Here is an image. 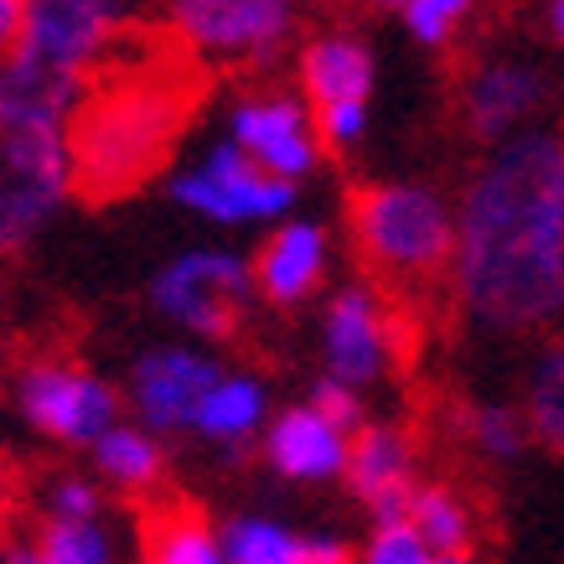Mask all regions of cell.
I'll return each mask as SVG.
<instances>
[{
    "mask_svg": "<svg viewBox=\"0 0 564 564\" xmlns=\"http://www.w3.org/2000/svg\"><path fill=\"white\" fill-rule=\"evenodd\" d=\"M249 274H254V301H264L274 311L306 306L311 295H322L326 274H332L326 223L301 218V213L270 223V234L259 239L254 259H249Z\"/></svg>",
    "mask_w": 564,
    "mask_h": 564,
    "instance_id": "cell-15",
    "label": "cell"
},
{
    "mask_svg": "<svg viewBox=\"0 0 564 564\" xmlns=\"http://www.w3.org/2000/svg\"><path fill=\"white\" fill-rule=\"evenodd\" d=\"M166 197L213 228H264V223L291 218L301 187L254 166L239 145L213 140L203 155H192L187 166L166 176Z\"/></svg>",
    "mask_w": 564,
    "mask_h": 564,
    "instance_id": "cell-9",
    "label": "cell"
},
{
    "mask_svg": "<svg viewBox=\"0 0 564 564\" xmlns=\"http://www.w3.org/2000/svg\"><path fill=\"white\" fill-rule=\"evenodd\" d=\"M203 99V73L182 52L166 57H109L88 78L84 99L68 120L73 151V197L109 203L145 187L187 130Z\"/></svg>",
    "mask_w": 564,
    "mask_h": 564,
    "instance_id": "cell-2",
    "label": "cell"
},
{
    "mask_svg": "<svg viewBox=\"0 0 564 564\" xmlns=\"http://www.w3.org/2000/svg\"><path fill=\"white\" fill-rule=\"evenodd\" d=\"M306 399L326 414V420H332V425H343L347 435H352V430H358L362 420H368V410H362V393L343 389V383H332V378H316Z\"/></svg>",
    "mask_w": 564,
    "mask_h": 564,
    "instance_id": "cell-29",
    "label": "cell"
},
{
    "mask_svg": "<svg viewBox=\"0 0 564 564\" xmlns=\"http://www.w3.org/2000/svg\"><path fill=\"white\" fill-rule=\"evenodd\" d=\"M11 518H17V487H11V477L0 471V539L11 533Z\"/></svg>",
    "mask_w": 564,
    "mask_h": 564,
    "instance_id": "cell-33",
    "label": "cell"
},
{
    "mask_svg": "<svg viewBox=\"0 0 564 564\" xmlns=\"http://www.w3.org/2000/svg\"><path fill=\"white\" fill-rule=\"evenodd\" d=\"M373 6H383V11H399V6H404V0H373Z\"/></svg>",
    "mask_w": 564,
    "mask_h": 564,
    "instance_id": "cell-36",
    "label": "cell"
},
{
    "mask_svg": "<svg viewBox=\"0 0 564 564\" xmlns=\"http://www.w3.org/2000/svg\"><path fill=\"white\" fill-rule=\"evenodd\" d=\"M471 17H477V0H404V6H399L404 32L430 52L451 47V42L466 32V21Z\"/></svg>",
    "mask_w": 564,
    "mask_h": 564,
    "instance_id": "cell-26",
    "label": "cell"
},
{
    "mask_svg": "<svg viewBox=\"0 0 564 564\" xmlns=\"http://www.w3.org/2000/svg\"><path fill=\"white\" fill-rule=\"evenodd\" d=\"M130 0H21L17 57L57 78L88 84L120 52Z\"/></svg>",
    "mask_w": 564,
    "mask_h": 564,
    "instance_id": "cell-10",
    "label": "cell"
},
{
    "mask_svg": "<svg viewBox=\"0 0 564 564\" xmlns=\"http://www.w3.org/2000/svg\"><path fill=\"white\" fill-rule=\"evenodd\" d=\"M462 435L466 445L477 451L481 462H518L523 451H529V425H523V414L518 404H466L462 414Z\"/></svg>",
    "mask_w": 564,
    "mask_h": 564,
    "instance_id": "cell-25",
    "label": "cell"
},
{
    "mask_svg": "<svg viewBox=\"0 0 564 564\" xmlns=\"http://www.w3.org/2000/svg\"><path fill=\"white\" fill-rule=\"evenodd\" d=\"M295 84L311 115L337 104H368L378 84V57L358 32H316L295 57Z\"/></svg>",
    "mask_w": 564,
    "mask_h": 564,
    "instance_id": "cell-17",
    "label": "cell"
},
{
    "mask_svg": "<svg viewBox=\"0 0 564 564\" xmlns=\"http://www.w3.org/2000/svg\"><path fill=\"white\" fill-rule=\"evenodd\" d=\"M172 47L197 68H270L295 36V0H161Z\"/></svg>",
    "mask_w": 564,
    "mask_h": 564,
    "instance_id": "cell-6",
    "label": "cell"
},
{
    "mask_svg": "<svg viewBox=\"0 0 564 564\" xmlns=\"http://www.w3.org/2000/svg\"><path fill=\"white\" fill-rule=\"evenodd\" d=\"M410 529L425 539L430 554H477L481 539V508L456 481H420L410 492Z\"/></svg>",
    "mask_w": 564,
    "mask_h": 564,
    "instance_id": "cell-20",
    "label": "cell"
},
{
    "mask_svg": "<svg viewBox=\"0 0 564 564\" xmlns=\"http://www.w3.org/2000/svg\"><path fill=\"white\" fill-rule=\"evenodd\" d=\"M347 239L378 285L425 291L451 270L456 213H451V197L430 182L378 176L347 192Z\"/></svg>",
    "mask_w": 564,
    "mask_h": 564,
    "instance_id": "cell-3",
    "label": "cell"
},
{
    "mask_svg": "<svg viewBox=\"0 0 564 564\" xmlns=\"http://www.w3.org/2000/svg\"><path fill=\"white\" fill-rule=\"evenodd\" d=\"M88 462H94V481L109 487L120 497H145L166 481V441L151 435L135 420H115L99 441L88 445Z\"/></svg>",
    "mask_w": 564,
    "mask_h": 564,
    "instance_id": "cell-19",
    "label": "cell"
},
{
    "mask_svg": "<svg viewBox=\"0 0 564 564\" xmlns=\"http://www.w3.org/2000/svg\"><path fill=\"white\" fill-rule=\"evenodd\" d=\"M343 481L373 523H393L404 518L410 492L420 487V445L393 420H362L347 441Z\"/></svg>",
    "mask_w": 564,
    "mask_h": 564,
    "instance_id": "cell-14",
    "label": "cell"
},
{
    "mask_svg": "<svg viewBox=\"0 0 564 564\" xmlns=\"http://www.w3.org/2000/svg\"><path fill=\"white\" fill-rule=\"evenodd\" d=\"M73 203L68 124L0 104V254L47 234Z\"/></svg>",
    "mask_w": 564,
    "mask_h": 564,
    "instance_id": "cell-4",
    "label": "cell"
},
{
    "mask_svg": "<svg viewBox=\"0 0 564 564\" xmlns=\"http://www.w3.org/2000/svg\"><path fill=\"white\" fill-rule=\"evenodd\" d=\"M430 564H477V554H435Z\"/></svg>",
    "mask_w": 564,
    "mask_h": 564,
    "instance_id": "cell-35",
    "label": "cell"
},
{
    "mask_svg": "<svg viewBox=\"0 0 564 564\" xmlns=\"http://www.w3.org/2000/svg\"><path fill=\"white\" fill-rule=\"evenodd\" d=\"M435 554L425 549V539L410 529V518L393 523H373V533L362 539V549L352 554V564H430Z\"/></svg>",
    "mask_w": 564,
    "mask_h": 564,
    "instance_id": "cell-27",
    "label": "cell"
},
{
    "mask_svg": "<svg viewBox=\"0 0 564 564\" xmlns=\"http://www.w3.org/2000/svg\"><path fill=\"white\" fill-rule=\"evenodd\" d=\"M11 404L21 425L63 451H88L104 430L124 420L120 383L78 358H32L11 378Z\"/></svg>",
    "mask_w": 564,
    "mask_h": 564,
    "instance_id": "cell-7",
    "label": "cell"
},
{
    "mask_svg": "<svg viewBox=\"0 0 564 564\" xmlns=\"http://www.w3.org/2000/svg\"><path fill=\"white\" fill-rule=\"evenodd\" d=\"M254 306L249 259L228 243H192L151 274V311L166 326L187 332L192 343H228L239 337Z\"/></svg>",
    "mask_w": 564,
    "mask_h": 564,
    "instance_id": "cell-5",
    "label": "cell"
},
{
    "mask_svg": "<svg viewBox=\"0 0 564 564\" xmlns=\"http://www.w3.org/2000/svg\"><path fill=\"white\" fill-rule=\"evenodd\" d=\"M104 513V487L84 471H63L42 487V518H99Z\"/></svg>",
    "mask_w": 564,
    "mask_h": 564,
    "instance_id": "cell-28",
    "label": "cell"
},
{
    "mask_svg": "<svg viewBox=\"0 0 564 564\" xmlns=\"http://www.w3.org/2000/svg\"><path fill=\"white\" fill-rule=\"evenodd\" d=\"M218 373L223 362L203 343H155L145 352H135L120 399L135 425H145L151 435L166 441V435H187L192 430V414H197L207 383Z\"/></svg>",
    "mask_w": 564,
    "mask_h": 564,
    "instance_id": "cell-12",
    "label": "cell"
},
{
    "mask_svg": "<svg viewBox=\"0 0 564 564\" xmlns=\"http://www.w3.org/2000/svg\"><path fill=\"white\" fill-rule=\"evenodd\" d=\"M523 425H529V441H539L544 451L564 456V337L539 347V358L529 362V378H523Z\"/></svg>",
    "mask_w": 564,
    "mask_h": 564,
    "instance_id": "cell-22",
    "label": "cell"
},
{
    "mask_svg": "<svg viewBox=\"0 0 564 564\" xmlns=\"http://www.w3.org/2000/svg\"><path fill=\"white\" fill-rule=\"evenodd\" d=\"M316 352H322V378L352 393L389 383L404 358V322L383 295V285L347 280L326 295L322 322H316Z\"/></svg>",
    "mask_w": 564,
    "mask_h": 564,
    "instance_id": "cell-8",
    "label": "cell"
},
{
    "mask_svg": "<svg viewBox=\"0 0 564 564\" xmlns=\"http://www.w3.org/2000/svg\"><path fill=\"white\" fill-rule=\"evenodd\" d=\"M223 564H306V533L274 513H234L218 523Z\"/></svg>",
    "mask_w": 564,
    "mask_h": 564,
    "instance_id": "cell-21",
    "label": "cell"
},
{
    "mask_svg": "<svg viewBox=\"0 0 564 564\" xmlns=\"http://www.w3.org/2000/svg\"><path fill=\"white\" fill-rule=\"evenodd\" d=\"M270 414H274L270 383L254 368H223L207 383L187 435L213 445V451H249V445H259V430H264Z\"/></svg>",
    "mask_w": 564,
    "mask_h": 564,
    "instance_id": "cell-18",
    "label": "cell"
},
{
    "mask_svg": "<svg viewBox=\"0 0 564 564\" xmlns=\"http://www.w3.org/2000/svg\"><path fill=\"white\" fill-rule=\"evenodd\" d=\"M549 99H554V84L529 57H487L462 78V120L487 145L533 130Z\"/></svg>",
    "mask_w": 564,
    "mask_h": 564,
    "instance_id": "cell-13",
    "label": "cell"
},
{
    "mask_svg": "<svg viewBox=\"0 0 564 564\" xmlns=\"http://www.w3.org/2000/svg\"><path fill=\"white\" fill-rule=\"evenodd\" d=\"M352 554L343 533H306V564H352Z\"/></svg>",
    "mask_w": 564,
    "mask_h": 564,
    "instance_id": "cell-30",
    "label": "cell"
},
{
    "mask_svg": "<svg viewBox=\"0 0 564 564\" xmlns=\"http://www.w3.org/2000/svg\"><path fill=\"white\" fill-rule=\"evenodd\" d=\"M347 441H352V435H347L343 425H332L311 399L274 410L270 420H264V430H259L264 466H270L280 481H295V487H332V481H343Z\"/></svg>",
    "mask_w": 564,
    "mask_h": 564,
    "instance_id": "cell-16",
    "label": "cell"
},
{
    "mask_svg": "<svg viewBox=\"0 0 564 564\" xmlns=\"http://www.w3.org/2000/svg\"><path fill=\"white\" fill-rule=\"evenodd\" d=\"M32 549L42 564H120V533L99 518H42Z\"/></svg>",
    "mask_w": 564,
    "mask_h": 564,
    "instance_id": "cell-24",
    "label": "cell"
},
{
    "mask_svg": "<svg viewBox=\"0 0 564 564\" xmlns=\"http://www.w3.org/2000/svg\"><path fill=\"white\" fill-rule=\"evenodd\" d=\"M223 140L239 145L254 166H264L291 187H301L326 155L306 99L291 94V88H249V94H239L228 120H223Z\"/></svg>",
    "mask_w": 564,
    "mask_h": 564,
    "instance_id": "cell-11",
    "label": "cell"
},
{
    "mask_svg": "<svg viewBox=\"0 0 564 564\" xmlns=\"http://www.w3.org/2000/svg\"><path fill=\"white\" fill-rule=\"evenodd\" d=\"M544 32H549V42L564 52V0H544Z\"/></svg>",
    "mask_w": 564,
    "mask_h": 564,
    "instance_id": "cell-32",
    "label": "cell"
},
{
    "mask_svg": "<svg viewBox=\"0 0 564 564\" xmlns=\"http://www.w3.org/2000/svg\"><path fill=\"white\" fill-rule=\"evenodd\" d=\"M0 564H42V554H36L32 539H26V544H6V549H0Z\"/></svg>",
    "mask_w": 564,
    "mask_h": 564,
    "instance_id": "cell-34",
    "label": "cell"
},
{
    "mask_svg": "<svg viewBox=\"0 0 564 564\" xmlns=\"http://www.w3.org/2000/svg\"><path fill=\"white\" fill-rule=\"evenodd\" d=\"M140 564H223L218 529L197 508H161L145 523Z\"/></svg>",
    "mask_w": 564,
    "mask_h": 564,
    "instance_id": "cell-23",
    "label": "cell"
},
{
    "mask_svg": "<svg viewBox=\"0 0 564 564\" xmlns=\"http://www.w3.org/2000/svg\"><path fill=\"white\" fill-rule=\"evenodd\" d=\"M21 42V0H0V63L17 52Z\"/></svg>",
    "mask_w": 564,
    "mask_h": 564,
    "instance_id": "cell-31",
    "label": "cell"
},
{
    "mask_svg": "<svg viewBox=\"0 0 564 564\" xmlns=\"http://www.w3.org/2000/svg\"><path fill=\"white\" fill-rule=\"evenodd\" d=\"M564 130L533 124L487 145L477 172L462 182L451 295L471 326L523 337L564 316Z\"/></svg>",
    "mask_w": 564,
    "mask_h": 564,
    "instance_id": "cell-1",
    "label": "cell"
}]
</instances>
